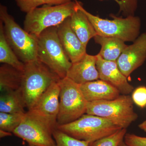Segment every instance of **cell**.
Here are the masks:
<instances>
[{
    "label": "cell",
    "instance_id": "obj_26",
    "mask_svg": "<svg viewBox=\"0 0 146 146\" xmlns=\"http://www.w3.org/2000/svg\"><path fill=\"white\" fill-rule=\"evenodd\" d=\"M132 99L134 103L141 108L146 106V87L141 86L136 88L132 93Z\"/></svg>",
    "mask_w": 146,
    "mask_h": 146
},
{
    "label": "cell",
    "instance_id": "obj_28",
    "mask_svg": "<svg viewBox=\"0 0 146 146\" xmlns=\"http://www.w3.org/2000/svg\"><path fill=\"white\" fill-rule=\"evenodd\" d=\"M12 134L11 132L0 129V137L1 138L5 137L6 136H10Z\"/></svg>",
    "mask_w": 146,
    "mask_h": 146
},
{
    "label": "cell",
    "instance_id": "obj_6",
    "mask_svg": "<svg viewBox=\"0 0 146 146\" xmlns=\"http://www.w3.org/2000/svg\"><path fill=\"white\" fill-rule=\"evenodd\" d=\"M76 8L75 1L59 5H44L26 13L24 29L30 34L38 37L45 30L57 27L70 17Z\"/></svg>",
    "mask_w": 146,
    "mask_h": 146
},
{
    "label": "cell",
    "instance_id": "obj_1",
    "mask_svg": "<svg viewBox=\"0 0 146 146\" xmlns=\"http://www.w3.org/2000/svg\"><path fill=\"white\" fill-rule=\"evenodd\" d=\"M57 127L56 118L31 109L25 113L21 124L13 133L29 145L56 146L53 133Z\"/></svg>",
    "mask_w": 146,
    "mask_h": 146
},
{
    "label": "cell",
    "instance_id": "obj_27",
    "mask_svg": "<svg viewBox=\"0 0 146 146\" xmlns=\"http://www.w3.org/2000/svg\"><path fill=\"white\" fill-rule=\"evenodd\" d=\"M124 141L129 146H146V137L126 133Z\"/></svg>",
    "mask_w": 146,
    "mask_h": 146
},
{
    "label": "cell",
    "instance_id": "obj_10",
    "mask_svg": "<svg viewBox=\"0 0 146 146\" xmlns=\"http://www.w3.org/2000/svg\"><path fill=\"white\" fill-rule=\"evenodd\" d=\"M146 59V33L139 35L132 44L127 46L117 60L120 71L126 77L143 65Z\"/></svg>",
    "mask_w": 146,
    "mask_h": 146
},
{
    "label": "cell",
    "instance_id": "obj_2",
    "mask_svg": "<svg viewBox=\"0 0 146 146\" xmlns=\"http://www.w3.org/2000/svg\"><path fill=\"white\" fill-rule=\"evenodd\" d=\"M0 21L3 23L6 39L18 58L24 63L37 59L38 37L21 27L9 13L7 7L2 4Z\"/></svg>",
    "mask_w": 146,
    "mask_h": 146
},
{
    "label": "cell",
    "instance_id": "obj_16",
    "mask_svg": "<svg viewBox=\"0 0 146 146\" xmlns=\"http://www.w3.org/2000/svg\"><path fill=\"white\" fill-rule=\"evenodd\" d=\"M70 19L72 29L82 44L87 47L90 39L98 34L86 14L77 7L76 3V10Z\"/></svg>",
    "mask_w": 146,
    "mask_h": 146
},
{
    "label": "cell",
    "instance_id": "obj_23",
    "mask_svg": "<svg viewBox=\"0 0 146 146\" xmlns=\"http://www.w3.org/2000/svg\"><path fill=\"white\" fill-rule=\"evenodd\" d=\"M56 146H89L87 141L78 140L69 136L57 129L53 133Z\"/></svg>",
    "mask_w": 146,
    "mask_h": 146
},
{
    "label": "cell",
    "instance_id": "obj_22",
    "mask_svg": "<svg viewBox=\"0 0 146 146\" xmlns=\"http://www.w3.org/2000/svg\"><path fill=\"white\" fill-rule=\"evenodd\" d=\"M25 114L0 112V129L13 133L21 124Z\"/></svg>",
    "mask_w": 146,
    "mask_h": 146
},
{
    "label": "cell",
    "instance_id": "obj_12",
    "mask_svg": "<svg viewBox=\"0 0 146 146\" xmlns=\"http://www.w3.org/2000/svg\"><path fill=\"white\" fill-rule=\"evenodd\" d=\"M58 35L63 49L72 63L80 60L86 53L82 44L71 28L70 17L57 27Z\"/></svg>",
    "mask_w": 146,
    "mask_h": 146
},
{
    "label": "cell",
    "instance_id": "obj_30",
    "mask_svg": "<svg viewBox=\"0 0 146 146\" xmlns=\"http://www.w3.org/2000/svg\"><path fill=\"white\" fill-rule=\"evenodd\" d=\"M119 146H129L128 145H127L125 142H124V141H123L120 144V145H119Z\"/></svg>",
    "mask_w": 146,
    "mask_h": 146
},
{
    "label": "cell",
    "instance_id": "obj_18",
    "mask_svg": "<svg viewBox=\"0 0 146 146\" xmlns=\"http://www.w3.org/2000/svg\"><path fill=\"white\" fill-rule=\"evenodd\" d=\"M23 71L7 64L0 67V91L1 94L19 90L21 88Z\"/></svg>",
    "mask_w": 146,
    "mask_h": 146
},
{
    "label": "cell",
    "instance_id": "obj_4",
    "mask_svg": "<svg viewBox=\"0 0 146 146\" xmlns=\"http://www.w3.org/2000/svg\"><path fill=\"white\" fill-rule=\"evenodd\" d=\"M37 57L60 79L66 77L72 63L60 43L57 27L45 30L38 36Z\"/></svg>",
    "mask_w": 146,
    "mask_h": 146
},
{
    "label": "cell",
    "instance_id": "obj_11",
    "mask_svg": "<svg viewBox=\"0 0 146 146\" xmlns=\"http://www.w3.org/2000/svg\"><path fill=\"white\" fill-rule=\"evenodd\" d=\"M96 56V65L100 79L110 84L123 95L131 93L134 87L129 83L127 78L120 71L116 61L104 60L98 54Z\"/></svg>",
    "mask_w": 146,
    "mask_h": 146
},
{
    "label": "cell",
    "instance_id": "obj_29",
    "mask_svg": "<svg viewBox=\"0 0 146 146\" xmlns=\"http://www.w3.org/2000/svg\"><path fill=\"white\" fill-rule=\"evenodd\" d=\"M138 127H139V128L141 129V130L146 132V119L143 122L139 124Z\"/></svg>",
    "mask_w": 146,
    "mask_h": 146
},
{
    "label": "cell",
    "instance_id": "obj_24",
    "mask_svg": "<svg viewBox=\"0 0 146 146\" xmlns=\"http://www.w3.org/2000/svg\"><path fill=\"white\" fill-rule=\"evenodd\" d=\"M127 129L122 128L104 138L91 142L89 146H119L124 141Z\"/></svg>",
    "mask_w": 146,
    "mask_h": 146
},
{
    "label": "cell",
    "instance_id": "obj_3",
    "mask_svg": "<svg viewBox=\"0 0 146 146\" xmlns=\"http://www.w3.org/2000/svg\"><path fill=\"white\" fill-rule=\"evenodd\" d=\"M77 6L86 14L98 35L115 37L125 42H133L139 36L141 21L138 16H129L125 18L118 17L113 14V19L100 18L89 13L84 8L81 3L76 0Z\"/></svg>",
    "mask_w": 146,
    "mask_h": 146
},
{
    "label": "cell",
    "instance_id": "obj_8",
    "mask_svg": "<svg viewBox=\"0 0 146 146\" xmlns=\"http://www.w3.org/2000/svg\"><path fill=\"white\" fill-rule=\"evenodd\" d=\"M133 103L128 95H122L114 100L88 102L86 114L106 118L122 128L127 129L138 117Z\"/></svg>",
    "mask_w": 146,
    "mask_h": 146
},
{
    "label": "cell",
    "instance_id": "obj_20",
    "mask_svg": "<svg viewBox=\"0 0 146 146\" xmlns=\"http://www.w3.org/2000/svg\"><path fill=\"white\" fill-rule=\"evenodd\" d=\"M0 63L23 71L25 64L18 58L6 39L2 22L0 21Z\"/></svg>",
    "mask_w": 146,
    "mask_h": 146
},
{
    "label": "cell",
    "instance_id": "obj_25",
    "mask_svg": "<svg viewBox=\"0 0 146 146\" xmlns=\"http://www.w3.org/2000/svg\"><path fill=\"white\" fill-rule=\"evenodd\" d=\"M103 1L105 0H98ZM119 6V12L126 17L134 16L138 7V0H114Z\"/></svg>",
    "mask_w": 146,
    "mask_h": 146
},
{
    "label": "cell",
    "instance_id": "obj_15",
    "mask_svg": "<svg viewBox=\"0 0 146 146\" xmlns=\"http://www.w3.org/2000/svg\"><path fill=\"white\" fill-rule=\"evenodd\" d=\"M59 81L54 82L51 84L31 109L46 116L57 119L60 90Z\"/></svg>",
    "mask_w": 146,
    "mask_h": 146
},
{
    "label": "cell",
    "instance_id": "obj_17",
    "mask_svg": "<svg viewBox=\"0 0 146 146\" xmlns=\"http://www.w3.org/2000/svg\"><path fill=\"white\" fill-rule=\"evenodd\" d=\"M95 42L101 46L98 54L104 60L117 61L127 46L125 42L115 37L96 35Z\"/></svg>",
    "mask_w": 146,
    "mask_h": 146
},
{
    "label": "cell",
    "instance_id": "obj_13",
    "mask_svg": "<svg viewBox=\"0 0 146 146\" xmlns=\"http://www.w3.org/2000/svg\"><path fill=\"white\" fill-rule=\"evenodd\" d=\"M96 60V55H92L86 53L80 60L72 63L66 77L79 85L100 79Z\"/></svg>",
    "mask_w": 146,
    "mask_h": 146
},
{
    "label": "cell",
    "instance_id": "obj_21",
    "mask_svg": "<svg viewBox=\"0 0 146 146\" xmlns=\"http://www.w3.org/2000/svg\"><path fill=\"white\" fill-rule=\"evenodd\" d=\"M17 6L24 13H28L40 6L56 5L76 0H14Z\"/></svg>",
    "mask_w": 146,
    "mask_h": 146
},
{
    "label": "cell",
    "instance_id": "obj_14",
    "mask_svg": "<svg viewBox=\"0 0 146 146\" xmlns=\"http://www.w3.org/2000/svg\"><path fill=\"white\" fill-rule=\"evenodd\" d=\"M80 86L88 102L114 100L120 96V92L117 88L100 79L86 82Z\"/></svg>",
    "mask_w": 146,
    "mask_h": 146
},
{
    "label": "cell",
    "instance_id": "obj_7",
    "mask_svg": "<svg viewBox=\"0 0 146 146\" xmlns=\"http://www.w3.org/2000/svg\"><path fill=\"white\" fill-rule=\"evenodd\" d=\"M57 129L73 138L90 143L122 128L106 118L86 114L72 122L58 126Z\"/></svg>",
    "mask_w": 146,
    "mask_h": 146
},
{
    "label": "cell",
    "instance_id": "obj_5",
    "mask_svg": "<svg viewBox=\"0 0 146 146\" xmlns=\"http://www.w3.org/2000/svg\"><path fill=\"white\" fill-rule=\"evenodd\" d=\"M25 64L21 89L29 110L51 84L60 79L38 59Z\"/></svg>",
    "mask_w": 146,
    "mask_h": 146
},
{
    "label": "cell",
    "instance_id": "obj_19",
    "mask_svg": "<svg viewBox=\"0 0 146 146\" xmlns=\"http://www.w3.org/2000/svg\"><path fill=\"white\" fill-rule=\"evenodd\" d=\"M26 104L21 89L2 93L0 96V112L8 113H25Z\"/></svg>",
    "mask_w": 146,
    "mask_h": 146
},
{
    "label": "cell",
    "instance_id": "obj_9",
    "mask_svg": "<svg viewBox=\"0 0 146 146\" xmlns=\"http://www.w3.org/2000/svg\"><path fill=\"white\" fill-rule=\"evenodd\" d=\"M59 83L60 90L57 126L74 121L86 114L88 103L79 84L67 77L60 79Z\"/></svg>",
    "mask_w": 146,
    "mask_h": 146
},
{
    "label": "cell",
    "instance_id": "obj_31",
    "mask_svg": "<svg viewBox=\"0 0 146 146\" xmlns=\"http://www.w3.org/2000/svg\"><path fill=\"white\" fill-rule=\"evenodd\" d=\"M28 146H35L32 145H29V144H28Z\"/></svg>",
    "mask_w": 146,
    "mask_h": 146
}]
</instances>
